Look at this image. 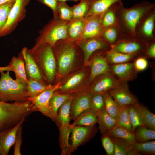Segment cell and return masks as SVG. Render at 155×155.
Instances as JSON below:
<instances>
[{"mask_svg":"<svg viewBox=\"0 0 155 155\" xmlns=\"http://www.w3.org/2000/svg\"><path fill=\"white\" fill-rule=\"evenodd\" d=\"M154 7V3L147 1H143L129 8L124 7L123 3L120 4L117 15L122 31L137 38L135 30L138 24L148 12Z\"/></svg>","mask_w":155,"mask_h":155,"instance_id":"cell-1","label":"cell"},{"mask_svg":"<svg viewBox=\"0 0 155 155\" xmlns=\"http://www.w3.org/2000/svg\"><path fill=\"white\" fill-rule=\"evenodd\" d=\"M69 22L53 18L39 32L34 46L30 50L38 51L43 46L49 44L53 46L57 42L68 39L67 25Z\"/></svg>","mask_w":155,"mask_h":155,"instance_id":"cell-2","label":"cell"},{"mask_svg":"<svg viewBox=\"0 0 155 155\" xmlns=\"http://www.w3.org/2000/svg\"><path fill=\"white\" fill-rule=\"evenodd\" d=\"M73 42L68 39L60 40L52 46L57 64L56 78L67 74L73 67L76 55Z\"/></svg>","mask_w":155,"mask_h":155,"instance_id":"cell-3","label":"cell"},{"mask_svg":"<svg viewBox=\"0 0 155 155\" xmlns=\"http://www.w3.org/2000/svg\"><path fill=\"white\" fill-rule=\"evenodd\" d=\"M73 98L72 95L59 108L55 122L59 130V142L62 155L71 154L69 139L72 127L70 123V111Z\"/></svg>","mask_w":155,"mask_h":155,"instance_id":"cell-4","label":"cell"},{"mask_svg":"<svg viewBox=\"0 0 155 155\" xmlns=\"http://www.w3.org/2000/svg\"><path fill=\"white\" fill-rule=\"evenodd\" d=\"M33 53L46 82L50 84L53 83L56 79L57 64L52 46L46 44Z\"/></svg>","mask_w":155,"mask_h":155,"instance_id":"cell-5","label":"cell"},{"mask_svg":"<svg viewBox=\"0 0 155 155\" xmlns=\"http://www.w3.org/2000/svg\"><path fill=\"white\" fill-rule=\"evenodd\" d=\"M30 0H16L10 10L7 22L0 31V38L11 34L16 29L18 23L25 17L26 7Z\"/></svg>","mask_w":155,"mask_h":155,"instance_id":"cell-6","label":"cell"},{"mask_svg":"<svg viewBox=\"0 0 155 155\" xmlns=\"http://www.w3.org/2000/svg\"><path fill=\"white\" fill-rule=\"evenodd\" d=\"M21 114L20 104L0 100V132L11 128L18 121Z\"/></svg>","mask_w":155,"mask_h":155,"instance_id":"cell-7","label":"cell"},{"mask_svg":"<svg viewBox=\"0 0 155 155\" xmlns=\"http://www.w3.org/2000/svg\"><path fill=\"white\" fill-rule=\"evenodd\" d=\"M146 44L137 38L133 37L122 31L120 37L111 49L127 54L142 56Z\"/></svg>","mask_w":155,"mask_h":155,"instance_id":"cell-8","label":"cell"},{"mask_svg":"<svg viewBox=\"0 0 155 155\" xmlns=\"http://www.w3.org/2000/svg\"><path fill=\"white\" fill-rule=\"evenodd\" d=\"M155 7L151 9L138 24L136 37L146 44L155 41Z\"/></svg>","mask_w":155,"mask_h":155,"instance_id":"cell-9","label":"cell"},{"mask_svg":"<svg viewBox=\"0 0 155 155\" xmlns=\"http://www.w3.org/2000/svg\"><path fill=\"white\" fill-rule=\"evenodd\" d=\"M59 83L53 85L38 95L32 98L27 97V100L32 104L31 111H38L50 118L55 122V119L51 110L49 101L53 94L57 91L60 86Z\"/></svg>","mask_w":155,"mask_h":155,"instance_id":"cell-10","label":"cell"},{"mask_svg":"<svg viewBox=\"0 0 155 155\" xmlns=\"http://www.w3.org/2000/svg\"><path fill=\"white\" fill-rule=\"evenodd\" d=\"M82 50L85 62H87L91 56L96 52L105 53L111 48L101 37H94L76 41Z\"/></svg>","mask_w":155,"mask_h":155,"instance_id":"cell-11","label":"cell"},{"mask_svg":"<svg viewBox=\"0 0 155 155\" xmlns=\"http://www.w3.org/2000/svg\"><path fill=\"white\" fill-rule=\"evenodd\" d=\"M72 127L70 147L71 154L80 146L88 142L93 137L97 132L95 125L87 127L73 125Z\"/></svg>","mask_w":155,"mask_h":155,"instance_id":"cell-12","label":"cell"},{"mask_svg":"<svg viewBox=\"0 0 155 155\" xmlns=\"http://www.w3.org/2000/svg\"><path fill=\"white\" fill-rule=\"evenodd\" d=\"M119 106L138 103L136 96L130 91L127 82H119L113 88L108 91Z\"/></svg>","mask_w":155,"mask_h":155,"instance_id":"cell-13","label":"cell"},{"mask_svg":"<svg viewBox=\"0 0 155 155\" xmlns=\"http://www.w3.org/2000/svg\"><path fill=\"white\" fill-rule=\"evenodd\" d=\"M21 53L24 60L28 80L34 79L45 83V81L46 80L36 60L34 53L26 47L23 48Z\"/></svg>","mask_w":155,"mask_h":155,"instance_id":"cell-14","label":"cell"},{"mask_svg":"<svg viewBox=\"0 0 155 155\" xmlns=\"http://www.w3.org/2000/svg\"><path fill=\"white\" fill-rule=\"evenodd\" d=\"M109 65L110 73L118 82H127L137 77L133 62Z\"/></svg>","mask_w":155,"mask_h":155,"instance_id":"cell-15","label":"cell"},{"mask_svg":"<svg viewBox=\"0 0 155 155\" xmlns=\"http://www.w3.org/2000/svg\"><path fill=\"white\" fill-rule=\"evenodd\" d=\"M101 15L85 17V23L83 31L78 39L75 41L101 37L103 28L101 24Z\"/></svg>","mask_w":155,"mask_h":155,"instance_id":"cell-16","label":"cell"},{"mask_svg":"<svg viewBox=\"0 0 155 155\" xmlns=\"http://www.w3.org/2000/svg\"><path fill=\"white\" fill-rule=\"evenodd\" d=\"M91 94L88 91L78 93L73 98L70 107V115L73 121L81 114L90 108Z\"/></svg>","mask_w":155,"mask_h":155,"instance_id":"cell-17","label":"cell"},{"mask_svg":"<svg viewBox=\"0 0 155 155\" xmlns=\"http://www.w3.org/2000/svg\"><path fill=\"white\" fill-rule=\"evenodd\" d=\"M105 53L96 54L89 63L90 80L91 82L100 75L110 72V65L107 61Z\"/></svg>","mask_w":155,"mask_h":155,"instance_id":"cell-18","label":"cell"},{"mask_svg":"<svg viewBox=\"0 0 155 155\" xmlns=\"http://www.w3.org/2000/svg\"><path fill=\"white\" fill-rule=\"evenodd\" d=\"M9 71L6 73V77L9 87L11 101L23 102L27 101V84L21 81L13 79Z\"/></svg>","mask_w":155,"mask_h":155,"instance_id":"cell-19","label":"cell"},{"mask_svg":"<svg viewBox=\"0 0 155 155\" xmlns=\"http://www.w3.org/2000/svg\"><path fill=\"white\" fill-rule=\"evenodd\" d=\"M24 119L13 127L0 132L1 155H7L11 146L15 142L18 130Z\"/></svg>","mask_w":155,"mask_h":155,"instance_id":"cell-20","label":"cell"},{"mask_svg":"<svg viewBox=\"0 0 155 155\" xmlns=\"http://www.w3.org/2000/svg\"><path fill=\"white\" fill-rule=\"evenodd\" d=\"M88 91L91 94L103 93L114 88L119 82L110 73L99 76Z\"/></svg>","mask_w":155,"mask_h":155,"instance_id":"cell-21","label":"cell"},{"mask_svg":"<svg viewBox=\"0 0 155 155\" xmlns=\"http://www.w3.org/2000/svg\"><path fill=\"white\" fill-rule=\"evenodd\" d=\"M89 8L85 17L101 16L114 4L122 2L121 0H89Z\"/></svg>","mask_w":155,"mask_h":155,"instance_id":"cell-22","label":"cell"},{"mask_svg":"<svg viewBox=\"0 0 155 155\" xmlns=\"http://www.w3.org/2000/svg\"><path fill=\"white\" fill-rule=\"evenodd\" d=\"M122 3V2L115 3L101 15V24L103 28L120 25L117 11Z\"/></svg>","mask_w":155,"mask_h":155,"instance_id":"cell-23","label":"cell"},{"mask_svg":"<svg viewBox=\"0 0 155 155\" xmlns=\"http://www.w3.org/2000/svg\"><path fill=\"white\" fill-rule=\"evenodd\" d=\"M11 67V71L15 75L16 79L27 84L28 82L24 59L21 52L18 57H12L9 63Z\"/></svg>","mask_w":155,"mask_h":155,"instance_id":"cell-24","label":"cell"},{"mask_svg":"<svg viewBox=\"0 0 155 155\" xmlns=\"http://www.w3.org/2000/svg\"><path fill=\"white\" fill-rule=\"evenodd\" d=\"M105 54L109 65L133 62L136 58L139 57L134 55L123 53L111 48L105 52Z\"/></svg>","mask_w":155,"mask_h":155,"instance_id":"cell-25","label":"cell"},{"mask_svg":"<svg viewBox=\"0 0 155 155\" xmlns=\"http://www.w3.org/2000/svg\"><path fill=\"white\" fill-rule=\"evenodd\" d=\"M85 18L72 19L67 25L68 39L74 41L77 40L83 31Z\"/></svg>","mask_w":155,"mask_h":155,"instance_id":"cell-26","label":"cell"},{"mask_svg":"<svg viewBox=\"0 0 155 155\" xmlns=\"http://www.w3.org/2000/svg\"><path fill=\"white\" fill-rule=\"evenodd\" d=\"M97 123L102 135L106 133L115 125L116 120L109 115L105 108L97 112Z\"/></svg>","mask_w":155,"mask_h":155,"instance_id":"cell-27","label":"cell"},{"mask_svg":"<svg viewBox=\"0 0 155 155\" xmlns=\"http://www.w3.org/2000/svg\"><path fill=\"white\" fill-rule=\"evenodd\" d=\"M155 154V141L154 140L144 142L135 143L132 144V148L127 155H154Z\"/></svg>","mask_w":155,"mask_h":155,"instance_id":"cell-28","label":"cell"},{"mask_svg":"<svg viewBox=\"0 0 155 155\" xmlns=\"http://www.w3.org/2000/svg\"><path fill=\"white\" fill-rule=\"evenodd\" d=\"M97 122V112L90 108L80 115L74 121L73 125L92 127Z\"/></svg>","mask_w":155,"mask_h":155,"instance_id":"cell-29","label":"cell"},{"mask_svg":"<svg viewBox=\"0 0 155 155\" xmlns=\"http://www.w3.org/2000/svg\"><path fill=\"white\" fill-rule=\"evenodd\" d=\"M53 86L51 84L47 85L35 79L29 80L26 86L27 97H36L44 91L52 88Z\"/></svg>","mask_w":155,"mask_h":155,"instance_id":"cell-30","label":"cell"},{"mask_svg":"<svg viewBox=\"0 0 155 155\" xmlns=\"http://www.w3.org/2000/svg\"><path fill=\"white\" fill-rule=\"evenodd\" d=\"M121 32L120 25L104 28L101 37L112 47L117 41Z\"/></svg>","mask_w":155,"mask_h":155,"instance_id":"cell-31","label":"cell"},{"mask_svg":"<svg viewBox=\"0 0 155 155\" xmlns=\"http://www.w3.org/2000/svg\"><path fill=\"white\" fill-rule=\"evenodd\" d=\"M56 91L53 94L49 101L50 107L55 118V121L59 108L67 100L72 96L71 94L61 93Z\"/></svg>","mask_w":155,"mask_h":155,"instance_id":"cell-32","label":"cell"},{"mask_svg":"<svg viewBox=\"0 0 155 155\" xmlns=\"http://www.w3.org/2000/svg\"><path fill=\"white\" fill-rule=\"evenodd\" d=\"M105 134L123 139L132 144L136 142L134 133L122 126H115Z\"/></svg>","mask_w":155,"mask_h":155,"instance_id":"cell-33","label":"cell"},{"mask_svg":"<svg viewBox=\"0 0 155 155\" xmlns=\"http://www.w3.org/2000/svg\"><path fill=\"white\" fill-rule=\"evenodd\" d=\"M137 109L144 126L155 129V115L138 102L134 104Z\"/></svg>","mask_w":155,"mask_h":155,"instance_id":"cell-34","label":"cell"},{"mask_svg":"<svg viewBox=\"0 0 155 155\" xmlns=\"http://www.w3.org/2000/svg\"><path fill=\"white\" fill-rule=\"evenodd\" d=\"M85 76L84 72L75 74L69 78L63 85L59 86L58 90L61 93L69 94L74 90L82 82Z\"/></svg>","mask_w":155,"mask_h":155,"instance_id":"cell-35","label":"cell"},{"mask_svg":"<svg viewBox=\"0 0 155 155\" xmlns=\"http://www.w3.org/2000/svg\"><path fill=\"white\" fill-rule=\"evenodd\" d=\"M136 142L142 143L155 139V129L149 128L144 126L137 128L134 131Z\"/></svg>","mask_w":155,"mask_h":155,"instance_id":"cell-36","label":"cell"},{"mask_svg":"<svg viewBox=\"0 0 155 155\" xmlns=\"http://www.w3.org/2000/svg\"><path fill=\"white\" fill-rule=\"evenodd\" d=\"M109 136L114 145V155H127L132 148V144L123 139L112 136Z\"/></svg>","mask_w":155,"mask_h":155,"instance_id":"cell-37","label":"cell"},{"mask_svg":"<svg viewBox=\"0 0 155 155\" xmlns=\"http://www.w3.org/2000/svg\"><path fill=\"white\" fill-rule=\"evenodd\" d=\"M128 108L129 105L120 106L115 126L123 127L128 130L134 133L132 131L129 120Z\"/></svg>","mask_w":155,"mask_h":155,"instance_id":"cell-38","label":"cell"},{"mask_svg":"<svg viewBox=\"0 0 155 155\" xmlns=\"http://www.w3.org/2000/svg\"><path fill=\"white\" fill-rule=\"evenodd\" d=\"M103 94L106 109L109 115L116 120L120 106L108 92Z\"/></svg>","mask_w":155,"mask_h":155,"instance_id":"cell-39","label":"cell"},{"mask_svg":"<svg viewBox=\"0 0 155 155\" xmlns=\"http://www.w3.org/2000/svg\"><path fill=\"white\" fill-rule=\"evenodd\" d=\"M57 12L58 18L61 20L69 22L73 19L72 7L65 2H57Z\"/></svg>","mask_w":155,"mask_h":155,"instance_id":"cell-40","label":"cell"},{"mask_svg":"<svg viewBox=\"0 0 155 155\" xmlns=\"http://www.w3.org/2000/svg\"><path fill=\"white\" fill-rule=\"evenodd\" d=\"M128 115L133 131L138 127L144 126L139 113L134 104L129 105Z\"/></svg>","mask_w":155,"mask_h":155,"instance_id":"cell-41","label":"cell"},{"mask_svg":"<svg viewBox=\"0 0 155 155\" xmlns=\"http://www.w3.org/2000/svg\"><path fill=\"white\" fill-rule=\"evenodd\" d=\"M89 0H80V2L72 7L73 19L84 18L89 8Z\"/></svg>","mask_w":155,"mask_h":155,"instance_id":"cell-42","label":"cell"},{"mask_svg":"<svg viewBox=\"0 0 155 155\" xmlns=\"http://www.w3.org/2000/svg\"><path fill=\"white\" fill-rule=\"evenodd\" d=\"M0 100L4 102L11 101V94L5 73H0Z\"/></svg>","mask_w":155,"mask_h":155,"instance_id":"cell-43","label":"cell"},{"mask_svg":"<svg viewBox=\"0 0 155 155\" xmlns=\"http://www.w3.org/2000/svg\"><path fill=\"white\" fill-rule=\"evenodd\" d=\"M16 0L9 1L0 5V31L6 24L9 12Z\"/></svg>","mask_w":155,"mask_h":155,"instance_id":"cell-44","label":"cell"},{"mask_svg":"<svg viewBox=\"0 0 155 155\" xmlns=\"http://www.w3.org/2000/svg\"><path fill=\"white\" fill-rule=\"evenodd\" d=\"M103 93L91 94L90 100V108L96 112L105 108Z\"/></svg>","mask_w":155,"mask_h":155,"instance_id":"cell-45","label":"cell"},{"mask_svg":"<svg viewBox=\"0 0 155 155\" xmlns=\"http://www.w3.org/2000/svg\"><path fill=\"white\" fill-rule=\"evenodd\" d=\"M101 140L102 146L107 155H114L115 151L114 145L109 136L105 134L102 135Z\"/></svg>","mask_w":155,"mask_h":155,"instance_id":"cell-46","label":"cell"},{"mask_svg":"<svg viewBox=\"0 0 155 155\" xmlns=\"http://www.w3.org/2000/svg\"><path fill=\"white\" fill-rule=\"evenodd\" d=\"M133 62L135 68L138 72L144 71L148 66L147 58L143 56L137 57Z\"/></svg>","mask_w":155,"mask_h":155,"instance_id":"cell-47","label":"cell"},{"mask_svg":"<svg viewBox=\"0 0 155 155\" xmlns=\"http://www.w3.org/2000/svg\"><path fill=\"white\" fill-rule=\"evenodd\" d=\"M142 56L146 58L155 59V41L146 44Z\"/></svg>","mask_w":155,"mask_h":155,"instance_id":"cell-48","label":"cell"},{"mask_svg":"<svg viewBox=\"0 0 155 155\" xmlns=\"http://www.w3.org/2000/svg\"><path fill=\"white\" fill-rule=\"evenodd\" d=\"M38 1L46 5L52 10L53 18H58L57 12V1L56 0H37Z\"/></svg>","mask_w":155,"mask_h":155,"instance_id":"cell-49","label":"cell"},{"mask_svg":"<svg viewBox=\"0 0 155 155\" xmlns=\"http://www.w3.org/2000/svg\"><path fill=\"white\" fill-rule=\"evenodd\" d=\"M22 128L21 125L17 133L14 149V155H21L20 148L22 142Z\"/></svg>","mask_w":155,"mask_h":155,"instance_id":"cell-50","label":"cell"},{"mask_svg":"<svg viewBox=\"0 0 155 155\" xmlns=\"http://www.w3.org/2000/svg\"><path fill=\"white\" fill-rule=\"evenodd\" d=\"M15 0H0V5L2 4L7 2Z\"/></svg>","mask_w":155,"mask_h":155,"instance_id":"cell-51","label":"cell"},{"mask_svg":"<svg viewBox=\"0 0 155 155\" xmlns=\"http://www.w3.org/2000/svg\"><path fill=\"white\" fill-rule=\"evenodd\" d=\"M68 0H71L75 2H77L80 0H56L57 2H65L66 1Z\"/></svg>","mask_w":155,"mask_h":155,"instance_id":"cell-52","label":"cell"},{"mask_svg":"<svg viewBox=\"0 0 155 155\" xmlns=\"http://www.w3.org/2000/svg\"><path fill=\"white\" fill-rule=\"evenodd\" d=\"M0 155H1V150L0 145Z\"/></svg>","mask_w":155,"mask_h":155,"instance_id":"cell-53","label":"cell"}]
</instances>
